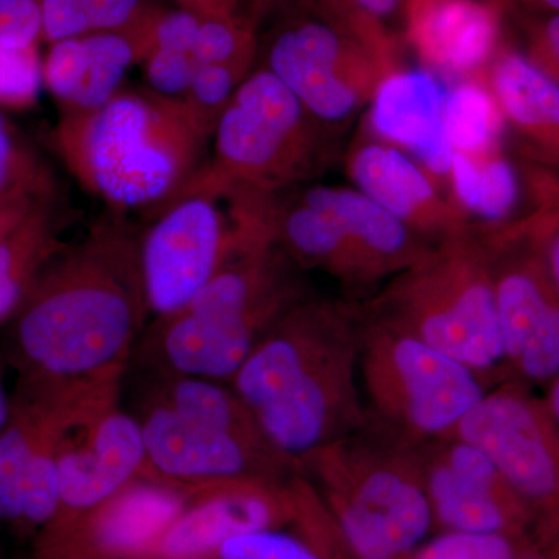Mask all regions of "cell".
I'll return each instance as SVG.
<instances>
[{"instance_id": "6da1fadb", "label": "cell", "mask_w": 559, "mask_h": 559, "mask_svg": "<svg viewBox=\"0 0 559 559\" xmlns=\"http://www.w3.org/2000/svg\"><path fill=\"white\" fill-rule=\"evenodd\" d=\"M148 314L140 231L109 213L39 275L11 319L10 362L28 380H123Z\"/></svg>"}, {"instance_id": "7a4b0ae2", "label": "cell", "mask_w": 559, "mask_h": 559, "mask_svg": "<svg viewBox=\"0 0 559 559\" xmlns=\"http://www.w3.org/2000/svg\"><path fill=\"white\" fill-rule=\"evenodd\" d=\"M358 307L304 297L250 353L231 389L272 447L300 463L362 428Z\"/></svg>"}, {"instance_id": "3957f363", "label": "cell", "mask_w": 559, "mask_h": 559, "mask_svg": "<svg viewBox=\"0 0 559 559\" xmlns=\"http://www.w3.org/2000/svg\"><path fill=\"white\" fill-rule=\"evenodd\" d=\"M53 143L70 175L110 215L153 218L201 167L210 142L180 98L121 90L102 108L62 112Z\"/></svg>"}, {"instance_id": "277c9868", "label": "cell", "mask_w": 559, "mask_h": 559, "mask_svg": "<svg viewBox=\"0 0 559 559\" xmlns=\"http://www.w3.org/2000/svg\"><path fill=\"white\" fill-rule=\"evenodd\" d=\"M300 465L352 559H409L436 525L418 448L380 430H356Z\"/></svg>"}, {"instance_id": "5b68a950", "label": "cell", "mask_w": 559, "mask_h": 559, "mask_svg": "<svg viewBox=\"0 0 559 559\" xmlns=\"http://www.w3.org/2000/svg\"><path fill=\"white\" fill-rule=\"evenodd\" d=\"M360 308L477 373L506 358L479 226L433 246Z\"/></svg>"}, {"instance_id": "8992f818", "label": "cell", "mask_w": 559, "mask_h": 559, "mask_svg": "<svg viewBox=\"0 0 559 559\" xmlns=\"http://www.w3.org/2000/svg\"><path fill=\"white\" fill-rule=\"evenodd\" d=\"M337 138L263 66L242 81L216 127L209 159L187 183L294 190L336 159Z\"/></svg>"}, {"instance_id": "52a82bcc", "label": "cell", "mask_w": 559, "mask_h": 559, "mask_svg": "<svg viewBox=\"0 0 559 559\" xmlns=\"http://www.w3.org/2000/svg\"><path fill=\"white\" fill-rule=\"evenodd\" d=\"M274 231L297 266L329 272L356 289L395 277L436 246L349 187L278 193Z\"/></svg>"}, {"instance_id": "ba28073f", "label": "cell", "mask_w": 559, "mask_h": 559, "mask_svg": "<svg viewBox=\"0 0 559 559\" xmlns=\"http://www.w3.org/2000/svg\"><path fill=\"white\" fill-rule=\"evenodd\" d=\"M358 311L359 382L378 430L411 448L450 439L487 395L479 373Z\"/></svg>"}, {"instance_id": "9c48e42d", "label": "cell", "mask_w": 559, "mask_h": 559, "mask_svg": "<svg viewBox=\"0 0 559 559\" xmlns=\"http://www.w3.org/2000/svg\"><path fill=\"white\" fill-rule=\"evenodd\" d=\"M250 189L187 183L140 234L150 314L168 318L204 289L240 235Z\"/></svg>"}, {"instance_id": "30bf717a", "label": "cell", "mask_w": 559, "mask_h": 559, "mask_svg": "<svg viewBox=\"0 0 559 559\" xmlns=\"http://www.w3.org/2000/svg\"><path fill=\"white\" fill-rule=\"evenodd\" d=\"M120 381L60 384L17 377L10 421L0 437V528L33 540L53 520L62 440L84 403Z\"/></svg>"}, {"instance_id": "8fae6325", "label": "cell", "mask_w": 559, "mask_h": 559, "mask_svg": "<svg viewBox=\"0 0 559 559\" xmlns=\"http://www.w3.org/2000/svg\"><path fill=\"white\" fill-rule=\"evenodd\" d=\"M264 68L337 135L370 105L390 75L353 33L310 5L278 25L267 44Z\"/></svg>"}, {"instance_id": "7c38bea8", "label": "cell", "mask_w": 559, "mask_h": 559, "mask_svg": "<svg viewBox=\"0 0 559 559\" xmlns=\"http://www.w3.org/2000/svg\"><path fill=\"white\" fill-rule=\"evenodd\" d=\"M150 473L183 487L212 481L266 477L289 479L300 463L275 450L255 419L201 421L146 400L139 417Z\"/></svg>"}, {"instance_id": "4fadbf2b", "label": "cell", "mask_w": 559, "mask_h": 559, "mask_svg": "<svg viewBox=\"0 0 559 559\" xmlns=\"http://www.w3.org/2000/svg\"><path fill=\"white\" fill-rule=\"evenodd\" d=\"M305 473L289 479L241 477L190 487L186 509L150 559H212L226 540L297 525L316 498Z\"/></svg>"}, {"instance_id": "5bb4252c", "label": "cell", "mask_w": 559, "mask_h": 559, "mask_svg": "<svg viewBox=\"0 0 559 559\" xmlns=\"http://www.w3.org/2000/svg\"><path fill=\"white\" fill-rule=\"evenodd\" d=\"M189 498L190 487L142 474L79 516L40 530L32 559H150Z\"/></svg>"}, {"instance_id": "9a60e30c", "label": "cell", "mask_w": 559, "mask_h": 559, "mask_svg": "<svg viewBox=\"0 0 559 559\" xmlns=\"http://www.w3.org/2000/svg\"><path fill=\"white\" fill-rule=\"evenodd\" d=\"M479 235L495 285L506 358L532 380L555 377L559 373V290L543 249L538 255L535 230V253L520 252L511 224L479 226Z\"/></svg>"}, {"instance_id": "2e32d148", "label": "cell", "mask_w": 559, "mask_h": 559, "mask_svg": "<svg viewBox=\"0 0 559 559\" xmlns=\"http://www.w3.org/2000/svg\"><path fill=\"white\" fill-rule=\"evenodd\" d=\"M120 390L116 384L95 393L66 433L58 454L60 503L49 524L79 516L150 473L142 426L121 409Z\"/></svg>"}, {"instance_id": "e0dca14e", "label": "cell", "mask_w": 559, "mask_h": 559, "mask_svg": "<svg viewBox=\"0 0 559 559\" xmlns=\"http://www.w3.org/2000/svg\"><path fill=\"white\" fill-rule=\"evenodd\" d=\"M454 439L473 444L498 468L522 502L559 522V451L530 401L509 390L487 393L459 423Z\"/></svg>"}, {"instance_id": "ac0fdd59", "label": "cell", "mask_w": 559, "mask_h": 559, "mask_svg": "<svg viewBox=\"0 0 559 559\" xmlns=\"http://www.w3.org/2000/svg\"><path fill=\"white\" fill-rule=\"evenodd\" d=\"M423 454V477L433 521L443 530L502 533L516 538L527 510L495 463L466 441L450 437Z\"/></svg>"}, {"instance_id": "d6986e66", "label": "cell", "mask_w": 559, "mask_h": 559, "mask_svg": "<svg viewBox=\"0 0 559 559\" xmlns=\"http://www.w3.org/2000/svg\"><path fill=\"white\" fill-rule=\"evenodd\" d=\"M345 168L356 190L433 245L476 229L418 162L374 135L353 143Z\"/></svg>"}, {"instance_id": "ffe728a7", "label": "cell", "mask_w": 559, "mask_h": 559, "mask_svg": "<svg viewBox=\"0 0 559 559\" xmlns=\"http://www.w3.org/2000/svg\"><path fill=\"white\" fill-rule=\"evenodd\" d=\"M443 83L426 69L390 73L367 106V123L371 135L409 154L448 193L452 150L444 130Z\"/></svg>"}, {"instance_id": "44dd1931", "label": "cell", "mask_w": 559, "mask_h": 559, "mask_svg": "<svg viewBox=\"0 0 559 559\" xmlns=\"http://www.w3.org/2000/svg\"><path fill=\"white\" fill-rule=\"evenodd\" d=\"M407 43L426 70L444 83L480 75L502 35L499 0H440L404 22Z\"/></svg>"}, {"instance_id": "7402d4cb", "label": "cell", "mask_w": 559, "mask_h": 559, "mask_svg": "<svg viewBox=\"0 0 559 559\" xmlns=\"http://www.w3.org/2000/svg\"><path fill=\"white\" fill-rule=\"evenodd\" d=\"M485 79L506 128L533 162L559 168V86L516 50L502 47Z\"/></svg>"}, {"instance_id": "603a6c76", "label": "cell", "mask_w": 559, "mask_h": 559, "mask_svg": "<svg viewBox=\"0 0 559 559\" xmlns=\"http://www.w3.org/2000/svg\"><path fill=\"white\" fill-rule=\"evenodd\" d=\"M53 197L39 202L0 231V323L9 322L66 242Z\"/></svg>"}, {"instance_id": "cb8c5ba5", "label": "cell", "mask_w": 559, "mask_h": 559, "mask_svg": "<svg viewBox=\"0 0 559 559\" xmlns=\"http://www.w3.org/2000/svg\"><path fill=\"white\" fill-rule=\"evenodd\" d=\"M448 193L477 226H506L520 205L521 173L502 151L485 157L452 153Z\"/></svg>"}, {"instance_id": "d4e9b609", "label": "cell", "mask_w": 559, "mask_h": 559, "mask_svg": "<svg viewBox=\"0 0 559 559\" xmlns=\"http://www.w3.org/2000/svg\"><path fill=\"white\" fill-rule=\"evenodd\" d=\"M444 130L452 153L485 157L502 151L506 121L485 72L448 87Z\"/></svg>"}, {"instance_id": "484cf974", "label": "cell", "mask_w": 559, "mask_h": 559, "mask_svg": "<svg viewBox=\"0 0 559 559\" xmlns=\"http://www.w3.org/2000/svg\"><path fill=\"white\" fill-rule=\"evenodd\" d=\"M86 72L75 100L62 112L102 108L121 91L128 70L138 61L134 44L123 32H92L83 36Z\"/></svg>"}, {"instance_id": "4316f807", "label": "cell", "mask_w": 559, "mask_h": 559, "mask_svg": "<svg viewBox=\"0 0 559 559\" xmlns=\"http://www.w3.org/2000/svg\"><path fill=\"white\" fill-rule=\"evenodd\" d=\"M250 72L252 66H201L189 91L180 98L191 123L207 142L212 140L221 117Z\"/></svg>"}, {"instance_id": "83f0119b", "label": "cell", "mask_w": 559, "mask_h": 559, "mask_svg": "<svg viewBox=\"0 0 559 559\" xmlns=\"http://www.w3.org/2000/svg\"><path fill=\"white\" fill-rule=\"evenodd\" d=\"M259 51L257 28L248 17H207L201 20L200 31L191 55L201 66H253Z\"/></svg>"}, {"instance_id": "f1b7e54d", "label": "cell", "mask_w": 559, "mask_h": 559, "mask_svg": "<svg viewBox=\"0 0 559 559\" xmlns=\"http://www.w3.org/2000/svg\"><path fill=\"white\" fill-rule=\"evenodd\" d=\"M53 194V183L0 116V205L35 201Z\"/></svg>"}, {"instance_id": "f546056e", "label": "cell", "mask_w": 559, "mask_h": 559, "mask_svg": "<svg viewBox=\"0 0 559 559\" xmlns=\"http://www.w3.org/2000/svg\"><path fill=\"white\" fill-rule=\"evenodd\" d=\"M514 536L444 530L421 544L409 559H520Z\"/></svg>"}, {"instance_id": "4dcf8cb0", "label": "cell", "mask_w": 559, "mask_h": 559, "mask_svg": "<svg viewBox=\"0 0 559 559\" xmlns=\"http://www.w3.org/2000/svg\"><path fill=\"white\" fill-rule=\"evenodd\" d=\"M212 559H331L299 535L264 530L226 540Z\"/></svg>"}, {"instance_id": "1f68e13d", "label": "cell", "mask_w": 559, "mask_h": 559, "mask_svg": "<svg viewBox=\"0 0 559 559\" xmlns=\"http://www.w3.org/2000/svg\"><path fill=\"white\" fill-rule=\"evenodd\" d=\"M43 83L36 47L0 46V105L28 108L38 98Z\"/></svg>"}, {"instance_id": "d6a6232c", "label": "cell", "mask_w": 559, "mask_h": 559, "mask_svg": "<svg viewBox=\"0 0 559 559\" xmlns=\"http://www.w3.org/2000/svg\"><path fill=\"white\" fill-rule=\"evenodd\" d=\"M86 72V50L83 38L51 44L43 64V79L51 95L68 109L79 94Z\"/></svg>"}, {"instance_id": "836d02e7", "label": "cell", "mask_w": 559, "mask_h": 559, "mask_svg": "<svg viewBox=\"0 0 559 559\" xmlns=\"http://www.w3.org/2000/svg\"><path fill=\"white\" fill-rule=\"evenodd\" d=\"M148 90L167 98H182L201 64L191 51L157 50L142 61Z\"/></svg>"}, {"instance_id": "e575fe53", "label": "cell", "mask_w": 559, "mask_h": 559, "mask_svg": "<svg viewBox=\"0 0 559 559\" xmlns=\"http://www.w3.org/2000/svg\"><path fill=\"white\" fill-rule=\"evenodd\" d=\"M308 5L325 16L326 20L336 22L345 31L353 33L381 61L389 73L401 69L399 49L390 47L377 38L360 20L349 0H308Z\"/></svg>"}, {"instance_id": "d590c367", "label": "cell", "mask_w": 559, "mask_h": 559, "mask_svg": "<svg viewBox=\"0 0 559 559\" xmlns=\"http://www.w3.org/2000/svg\"><path fill=\"white\" fill-rule=\"evenodd\" d=\"M43 36L39 0H0V46L36 47Z\"/></svg>"}, {"instance_id": "8d00e7d4", "label": "cell", "mask_w": 559, "mask_h": 559, "mask_svg": "<svg viewBox=\"0 0 559 559\" xmlns=\"http://www.w3.org/2000/svg\"><path fill=\"white\" fill-rule=\"evenodd\" d=\"M43 14V36L49 43L83 38L91 25L81 0H39Z\"/></svg>"}, {"instance_id": "74e56055", "label": "cell", "mask_w": 559, "mask_h": 559, "mask_svg": "<svg viewBox=\"0 0 559 559\" xmlns=\"http://www.w3.org/2000/svg\"><path fill=\"white\" fill-rule=\"evenodd\" d=\"M92 32H123L142 16V0H81Z\"/></svg>"}, {"instance_id": "f35d334b", "label": "cell", "mask_w": 559, "mask_h": 559, "mask_svg": "<svg viewBox=\"0 0 559 559\" xmlns=\"http://www.w3.org/2000/svg\"><path fill=\"white\" fill-rule=\"evenodd\" d=\"M533 64L549 79H559V14L550 13L530 28L527 53Z\"/></svg>"}, {"instance_id": "ab89813d", "label": "cell", "mask_w": 559, "mask_h": 559, "mask_svg": "<svg viewBox=\"0 0 559 559\" xmlns=\"http://www.w3.org/2000/svg\"><path fill=\"white\" fill-rule=\"evenodd\" d=\"M530 221L543 249L547 270L559 290V207L557 204L540 205L530 215Z\"/></svg>"}, {"instance_id": "60d3db41", "label": "cell", "mask_w": 559, "mask_h": 559, "mask_svg": "<svg viewBox=\"0 0 559 559\" xmlns=\"http://www.w3.org/2000/svg\"><path fill=\"white\" fill-rule=\"evenodd\" d=\"M349 2L377 38L399 49L395 36L389 28V22L399 14L403 16L406 0H349Z\"/></svg>"}, {"instance_id": "b9f144b4", "label": "cell", "mask_w": 559, "mask_h": 559, "mask_svg": "<svg viewBox=\"0 0 559 559\" xmlns=\"http://www.w3.org/2000/svg\"><path fill=\"white\" fill-rule=\"evenodd\" d=\"M179 2L182 9L198 14L201 20L238 16V0H179Z\"/></svg>"}, {"instance_id": "7bdbcfd3", "label": "cell", "mask_w": 559, "mask_h": 559, "mask_svg": "<svg viewBox=\"0 0 559 559\" xmlns=\"http://www.w3.org/2000/svg\"><path fill=\"white\" fill-rule=\"evenodd\" d=\"M249 14L248 21L253 27L259 28L263 22L285 13L286 9H290L294 0H248Z\"/></svg>"}, {"instance_id": "ee69618b", "label": "cell", "mask_w": 559, "mask_h": 559, "mask_svg": "<svg viewBox=\"0 0 559 559\" xmlns=\"http://www.w3.org/2000/svg\"><path fill=\"white\" fill-rule=\"evenodd\" d=\"M11 407H13V395L7 390L2 371H0V437H2L3 430L9 425Z\"/></svg>"}, {"instance_id": "f6af8a7d", "label": "cell", "mask_w": 559, "mask_h": 559, "mask_svg": "<svg viewBox=\"0 0 559 559\" xmlns=\"http://www.w3.org/2000/svg\"><path fill=\"white\" fill-rule=\"evenodd\" d=\"M437 2H440V0H406L404 2L403 21L406 22L411 17L417 16L423 10Z\"/></svg>"}, {"instance_id": "bcb514c9", "label": "cell", "mask_w": 559, "mask_h": 559, "mask_svg": "<svg viewBox=\"0 0 559 559\" xmlns=\"http://www.w3.org/2000/svg\"><path fill=\"white\" fill-rule=\"evenodd\" d=\"M518 2L525 3V5L532 7V9L559 14V0H518Z\"/></svg>"}, {"instance_id": "7dc6e473", "label": "cell", "mask_w": 559, "mask_h": 559, "mask_svg": "<svg viewBox=\"0 0 559 559\" xmlns=\"http://www.w3.org/2000/svg\"><path fill=\"white\" fill-rule=\"evenodd\" d=\"M550 406L555 418H557V421L559 423V378L555 381L554 388H551Z\"/></svg>"}, {"instance_id": "c3c4849f", "label": "cell", "mask_w": 559, "mask_h": 559, "mask_svg": "<svg viewBox=\"0 0 559 559\" xmlns=\"http://www.w3.org/2000/svg\"><path fill=\"white\" fill-rule=\"evenodd\" d=\"M520 559H538V558H536V557H530V555H527V557H522V555H521Z\"/></svg>"}, {"instance_id": "681fc988", "label": "cell", "mask_w": 559, "mask_h": 559, "mask_svg": "<svg viewBox=\"0 0 559 559\" xmlns=\"http://www.w3.org/2000/svg\"><path fill=\"white\" fill-rule=\"evenodd\" d=\"M555 83H557V84H558V86H559V79H558L557 81H555Z\"/></svg>"}, {"instance_id": "f907efd6", "label": "cell", "mask_w": 559, "mask_h": 559, "mask_svg": "<svg viewBox=\"0 0 559 559\" xmlns=\"http://www.w3.org/2000/svg\"><path fill=\"white\" fill-rule=\"evenodd\" d=\"M0 559H2V554H0Z\"/></svg>"}]
</instances>
